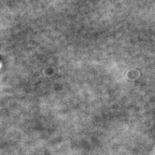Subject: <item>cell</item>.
I'll use <instances>...</instances> for the list:
<instances>
[{"label":"cell","mask_w":155,"mask_h":155,"mask_svg":"<svg viewBox=\"0 0 155 155\" xmlns=\"http://www.w3.org/2000/svg\"><path fill=\"white\" fill-rule=\"evenodd\" d=\"M0 65H1V64H0Z\"/></svg>","instance_id":"1"}]
</instances>
